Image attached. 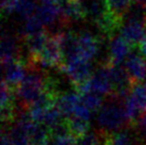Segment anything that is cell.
<instances>
[{
    "label": "cell",
    "instance_id": "21",
    "mask_svg": "<svg viewBox=\"0 0 146 145\" xmlns=\"http://www.w3.org/2000/svg\"><path fill=\"white\" fill-rule=\"evenodd\" d=\"M130 126H138V127L146 129V111H144V112L140 115V117H139L138 120L134 122L133 124H131Z\"/></svg>",
    "mask_w": 146,
    "mask_h": 145
},
{
    "label": "cell",
    "instance_id": "12",
    "mask_svg": "<svg viewBox=\"0 0 146 145\" xmlns=\"http://www.w3.org/2000/svg\"><path fill=\"white\" fill-rule=\"evenodd\" d=\"M45 27L43 23L38 19V17L36 15L29 17L26 20H24V24L19 27V31H18V36L21 39H24L25 36L31 35L34 33H37L44 30Z\"/></svg>",
    "mask_w": 146,
    "mask_h": 145
},
{
    "label": "cell",
    "instance_id": "6",
    "mask_svg": "<svg viewBox=\"0 0 146 145\" xmlns=\"http://www.w3.org/2000/svg\"><path fill=\"white\" fill-rule=\"evenodd\" d=\"M134 48L131 47V45L123 37L121 34H115L109 40V50L111 60L114 63L122 64L123 62L127 59L131 50Z\"/></svg>",
    "mask_w": 146,
    "mask_h": 145
},
{
    "label": "cell",
    "instance_id": "14",
    "mask_svg": "<svg viewBox=\"0 0 146 145\" xmlns=\"http://www.w3.org/2000/svg\"><path fill=\"white\" fill-rule=\"evenodd\" d=\"M67 125H68L69 131L70 133H73L75 137H81L83 134H85L86 132H89L90 130V121L80 118L78 116L72 115V116L64 118Z\"/></svg>",
    "mask_w": 146,
    "mask_h": 145
},
{
    "label": "cell",
    "instance_id": "13",
    "mask_svg": "<svg viewBox=\"0 0 146 145\" xmlns=\"http://www.w3.org/2000/svg\"><path fill=\"white\" fill-rule=\"evenodd\" d=\"M111 142L113 145H141L130 127L111 133Z\"/></svg>",
    "mask_w": 146,
    "mask_h": 145
},
{
    "label": "cell",
    "instance_id": "16",
    "mask_svg": "<svg viewBox=\"0 0 146 145\" xmlns=\"http://www.w3.org/2000/svg\"><path fill=\"white\" fill-rule=\"evenodd\" d=\"M133 0H107L109 10L115 17L123 21V17L125 15Z\"/></svg>",
    "mask_w": 146,
    "mask_h": 145
},
{
    "label": "cell",
    "instance_id": "9",
    "mask_svg": "<svg viewBox=\"0 0 146 145\" xmlns=\"http://www.w3.org/2000/svg\"><path fill=\"white\" fill-rule=\"evenodd\" d=\"M119 34L131 45L132 48H137L139 43L146 37V27L142 24L126 23L121 27Z\"/></svg>",
    "mask_w": 146,
    "mask_h": 145
},
{
    "label": "cell",
    "instance_id": "11",
    "mask_svg": "<svg viewBox=\"0 0 146 145\" xmlns=\"http://www.w3.org/2000/svg\"><path fill=\"white\" fill-rule=\"evenodd\" d=\"M3 129L8 131L12 145H31L27 130L18 122H14L9 126H3Z\"/></svg>",
    "mask_w": 146,
    "mask_h": 145
},
{
    "label": "cell",
    "instance_id": "8",
    "mask_svg": "<svg viewBox=\"0 0 146 145\" xmlns=\"http://www.w3.org/2000/svg\"><path fill=\"white\" fill-rule=\"evenodd\" d=\"M49 34L46 30H42L40 32L31 34V35L25 36L23 39L26 48L28 49V51L30 53L31 59L30 61L35 60L37 57L40 56V53H42V50L44 49L45 45L47 43V41L49 39ZM29 61V62H30ZM28 65V64H27Z\"/></svg>",
    "mask_w": 146,
    "mask_h": 145
},
{
    "label": "cell",
    "instance_id": "10",
    "mask_svg": "<svg viewBox=\"0 0 146 145\" xmlns=\"http://www.w3.org/2000/svg\"><path fill=\"white\" fill-rule=\"evenodd\" d=\"M81 102V94L76 90H72L68 92L62 94L57 101V106L61 111L64 118L72 116L74 114V110L78 104Z\"/></svg>",
    "mask_w": 146,
    "mask_h": 145
},
{
    "label": "cell",
    "instance_id": "22",
    "mask_svg": "<svg viewBox=\"0 0 146 145\" xmlns=\"http://www.w3.org/2000/svg\"><path fill=\"white\" fill-rule=\"evenodd\" d=\"M40 1H49V2H54V3L61 4L63 1H65V0H40Z\"/></svg>",
    "mask_w": 146,
    "mask_h": 145
},
{
    "label": "cell",
    "instance_id": "7",
    "mask_svg": "<svg viewBox=\"0 0 146 145\" xmlns=\"http://www.w3.org/2000/svg\"><path fill=\"white\" fill-rule=\"evenodd\" d=\"M35 15L43 23L44 27H47L62 17L60 4L49 1H40Z\"/></svg>",
    "mask_w": 146,
    "mask_h": 145
},
{
    "label": "cell",
    "instance_id": "15",
    "mask_svg": "<svg viewBox=\"0 0 146 145\" xmlns=\"http://www.w3.org/2000/svg\"><path fill=\"white\" fill-rule=\"evenodd\" d=\"M81 101L92 112H97L102 107L105 99L100 93H97L92 90L88 93L81 94Z\"/></svg>",
    "mask_w": 146,
    "mask_h": 145
},
{
    "label": "cell",
    "instance_id": "4",
    "mask_svg": "<svg viewBox=\"0 0 146 145\" xmlns=\"http://www.w3.org/2000/svg\"><path fill=\"white\" fill-rule=\"evenodd\" d=\"M2 71L3 80L14 89H17V86L21 84L27 75V67L19 59L2 64Z\"/></svg>",
    "mask_w": 146,
    "mask_h": 145
},
{
    "label": "cell",
    "instance_id": "5",
    "mask_svg": "<svg viewBox=\"0 0 146 145\" xmlns=\"http://www.w3.org/2000/svg\"><path fill=\"white\" fill-rule=\"evenodd\" d=\"M60 8L62 17L67 20L70 26L88 19V14L81 0H65L60 4Z\"/></svg>",
    "mask_w": 146,
    "mask_h": 145
},
{
    "label": "cell",
    "instance_id": "19",
    "mask_svg": "<svg viewBox=\"0 0 146 145\" xmlns=\"http://www.w3.org/2000/svg\"><path fill=\"white\" fill-rule=\"evenodd\" d=\"M19 1L21 0H1L2 14L5 16H10L11 14L15 13Z\"/></svg>",
    "mask_w": 146,
    "mask_h": 145
},
{
    "label": "cell",
    "instance_id": "20",
    "mask_svg": "<svg viewBox=\"0 0 146 145\" xmlns=\"http://www.w3.org/2000/svg\"><path fill=\"white\" fill-rule=\"evenodd\" d=\"M91 110H90L84 104H82V101L80 104H78L77 107L74 110V114L75 116H78L80 118H83V120H86V121H90L91 118Z\"/></svg>",
    "mask_w": 146,
    "mask_h": 145
},
{
    "label": "cell",
    "instance_id": "3",
    "mask_svg": "<svg viewBox=\"0 0 146 145\" xmlns=\"http://www.w3.org/2000/svg\"><path fill=\"white\" fill-rule=\"evenodd\" d=\"M92 90L102 95H110L113 93V85L110 79L109 71L107 65H98L97 69L93 71V74L90 78Z\"/></svg>",
    "mask_w": 146,
    "mask_h": 145
},
{
    "label": "cell",
    "instance_id": "1",
    "mask_svg": "<svg viewBox=\"0 0 146 145\" xmlns=\"http://www.w3.org/2000/svg\"><path fill=\"white\" fill-rule=\"evenodd\" d=\"M124 100L113 93L106 96L105 102L97 113L99 130L106 133H114L129 127L130 123L126 114Z\"/></svg>",
    "mask_w": 146,
    "mask_h": 145
},
{
    "label": "cell",
    "instance_id": "17",
    "mask_svg": "<svg viewBox=\"0 0 146 145\" xmlns=\"http://www.w3.org/2000/svg\"><path fill=\"white\" fill-rule=\"evenodd\" d=\"M63 118H64V117L62 115L61 111L59 110L57 105H54L46 110L42 124L46 125L48 128H52L53 126H56L57 124H59Z\"/></svg>",
    "mask_w": 146,
    "mask_h": 145
},
{
    "label": "cell",
    "instance_id": "2",
    "mask_svg": "<svg viewBox=\"0 0 146 145\" xmlns=\"http://www.w3.org/2000/svg\"><path fill=\"white\" fill-rule=\"evenodd\" d=\"M137 48L131 50L129 56L125 60V69L130 77L132 84L141 83L146 77V58L143 57L140 51L135 53Z\"/></svg>",
    "mask_w": 146,
    "mask_h": 145
},
{
    "label": "cell",
    "instance_id": "18",
    "mask_svg": "<svg viewBox=\"0 0 146 145\" xmlns=\"http://www.w3.org/2000/svg\"><path fill=\"white\" fill-rule=\"evenodd\" d=\"M102 132L98 129L95 131H89L81 137L77 138L76 145H102Z\"/></svg>",
    "mask_w": 146,
    "mask_h": 145
}]
</instances>
